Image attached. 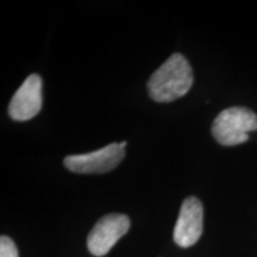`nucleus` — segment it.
I'll list each match as a JSON object with an SVG mask.
<instances>
[{"label": "nucleus", "instance_id": "obj_8", "mask_svg": "<svg viewBox=\"0 0 257 257\" xmlns=\"http://www.w3.org/2000/svg\"><path fill=\"white\" fill-rule=\"evenodd\" d=\"M119 144H120V147L123 148V149H125V147L127 146V142H125V141H124V142H120Z\"/></svg>", "mask_w": 257, "mask_h": 257}, {"label": "nucleus", "instance_id": "obj_4", "mask_svg": "<svg viewBox=\"0 0 257 257\" xmlns=\"http://www.w3.org/2000/svg\"><path fill=\"white\" fill-rule=\"evenodd\" d=\"M130 229V219L121 213H110L100 218L87 237L89 252L94 256H105L115 243Z\"/></svg>", "mask_w": 257, "mask_h": 257}, {"label": "nucleus", "instance_id": "obj_1", "mask_svg": "<svg viewBox=\"0 0 257 257\" xmlns=\"http://www.w3.org/2000/svg\"><path fill=\"white\" fill-rule=\"evenodd\" d=\"M193 81L191 64L184 55L175 53L148 80V93L156 102H172L187 94Z\"/></svg>", "mask_w": 257, "mask_h": 257}, {"label": "nucleus", "instance_id": "obj_5", "mask_svg": "<svg viewBox=\"0 0 257 257\" xmlns=\"http://www.w3.org/2000/svg\"><path fill=\"white\" fill-rule=\"evenodd\" d=\"M204 227V208L195 197L186 198L180 208L174 227V242L181 248L194 245L200 238Z\"/></svg>", "mask_w": 257, "mask_h": 257}, {"label": "nucleus", "instance_id": "obj_6", "mask_svg": "<svg viewBox=\"0 0 257 257\" xmlns=\"http://www.w3.org/2000/svg\"><path fill=\"white\" fill-rule=\"evenodd\" d=\"M42 104V79L38 74H31L12 96L9 105V114L17 121L30 120L40 113Z\"/></svg>", "mask_w": 257, "mask_h": 257}, {"label": "nucleus", "instance_id": "obj_2", "mask_svg": "<svg viewBox=\"0 0 257 257\" xmlns=\"http://www.w3.org/2000/svg\"><path fill=\"white\" fill-rule=\"evenodd\" d=\"M257 130V115L245 107H230L221 111L212 124V135L224 147L248 141V133Z\"/></svg>", "mask_w": 257, "mask_h": 257}, {"label": "nucleus", "instance_id": "obj_7", "mask_svg": "<svg viewBox=\"0 0 257 257\" xmlns=\"http://www.w3.org/2000/svg\"><path fill=\"white\" fill-rule=\"evenodd\" d=\"M0 257H19L17 246L8 236L0 237Z\"/></svg>", "mask_w": 257, "mask_h": 257}, {"label": "nucleus", "instance_id": "obj_3", "mask_svg": "<svg viewBox=\"0 0 257 257\" xmlns=\"http://www.w3.org/2000/svg\"><path fill=\"white\" fill-rule=\"evenodd\" d=\"M125 150L119 143L108 144L101 149L81 155H69L63 163L67 169L79 174H104L111 172L123 161Z\"/></svg>", "mask_w": 257, "mask_h": 257}]
</instances>
